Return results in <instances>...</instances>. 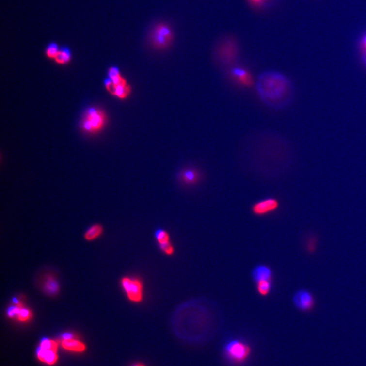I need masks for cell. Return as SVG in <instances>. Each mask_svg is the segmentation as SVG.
<instances>
[{"label":"cell","instance_id":"cell-1","mask_svg":"<svg viewBox=\"0 0 366 366\" xmlns=\"http://www.w3.org/2000/svg\"><path fill=\"white\" fill-rule=\"evenodd\" d=\"M256 88L262 102L274 110H283L290 106L295 95L290 78L277 71L260 73L257 78Z\"/></svg>","mask_w":366,"mask_h":366},{"label":"cell","instance_id":"cell-2","mask_svg":"<svg viewBox=\"0 0 366 366\" xmlns=\"http://www.w3.org/2000/svg\"><path fill=\"white\" fill-rule=\"evenodd\" d=\"M107 116L105 111L98 107H90L83 113L80 127L88 135L100 133L107 125Z\"/></svg>","mask_w":366,"mask_h":366},{"label":"cell","instance_id":"cell-3","mask_svg":"<svg viewBox=\"0 0 366 366\" xmlns=\"http://www.w3.org/2000/svg\"><path fill=\"white\" fill-rule=\"evenodd\" d=\"M105 86L109 93L120 100L127 99L132 92L131 86L116 67L109 69L108 79L105 81Z\"/></svg>","mask_w":366,"mask_h":366},{"label":"cell","instance_id":"cell-4","mask_svg":"<svg viewBox=\"0 0 366 366\" xmlns=\"http://www.w3.org/2000/svg\"><path fill=\"white\" fill-rule=\"evenodd\" d=\"M149 40L153 48L158 50H166L174 40L173 28L165 22L156 23L150 31Z\"/></svg>","mask_w":366,"mask_h":366},{"label":"cell","instance_id":"cell-5","mask_svg":"<svg viewBox=\"0 0 366 366\" xmlns=\"http://www.w3.org/2000/svg\"><path fill=\"white\" fill-rule=\"evenodd\" d=\"M59 344L55 340L44 338L40 342L37 350V358L42 363L53 366L59 360Z\"/></svg>","mask_w":366,"mask_h":366},{"label":"cell","instance_id":"cell-6","mask_svg":"<svg viewBox=\"0 0 366 366\" xmlns=\"http://www.w3.org/2000/svg\"><path fill=\"white\" fill-rule=\"evenodd\" d=\"M121 284L131 302L139 303L143 301V286L140 280L124 277L121 281Z\"/></svg>","mask_w":366,"mask_h":366},{"label":"cell","instance_id":"cell-7","mask_svg":"<svg viewBox=\"0 0 366 366\" xmlns=\"http://www.w3.org/2000/svg\"><path fill=\"white\" fill-rule=\"evenodd\" d=\"M225 353L227 357L233 362L241 363L249 356L250 349L249 346L243 342L232 340L226 345Z\"/></svg>","mask_w":366,"mask_h":366},{"label":"cell","instance_id":"cell-8","mask_svg":"<svg viewBox=\"0 0 366 366\" xmlns=\"http://www.w3.org/2000/svg\"><path fill=\"white\" fill-rule=\"evenodd\" d=\"M292 302L296 309L303 312L311 311L316 304L314 296L306 290L297 291L293 296Z\"/></svg>","mask_w":366,"mask_h":366},{"label":"cell","instance_id":"cell-9","mask_svg":"<svg viewBox=\"0 0 366 366\" xmlns=\"http://www.w3.org/2000/svg\"><path fill=\"white\" fill-rule=\"evenodd\" d=\"M237 57L236 44L231 41L222 42L217 49V59L224 64H230L235 61Z\"/></svg>","mask_w":366,"mask_h":366},{"label":"cell","instance_id":"cell-10","mask_svg":"<svg viewBox=\"0 0 366 366\" xmlns=\"http://www.w3.org/2000/svg\"><path fill=\"white\" fill-rule=\"evenodd\" d=\"M15 305L8 309L7 316L12 319H16L20 322H27L32 318V313L30 309L24 307L23 304L16 301Z\"/></svg>","mask_w":366,"mask_h":366},{"label":"cell","instance_id":"cell-11","mask_svg":"<svg viewBox=\"0 0 366 366\" xmlns=\"http://www.w3.org/2000/svg\"><path fill=\"white\" fill-rule=\"evenodd\" d=\"M278 207L279 202L276 199L267 198L254 204L252 210L254 214L260 216L273 212Z\"/></svg>","mask_w":366,"mask_h":366},{"label":"cell","instance_id":"cell-12","mask_svg":"<svg viewBox=\"0 0 366 366\" xmlns=\"http://www.w3.org/2000/svg\"><path fill=\"white\" fill-rule=\"evenodd\" d=\"M178 180L186 185H193L200 180V174L194 168H185L178 175Z\"/></svg>","mask_w":366,"mask_h":366},{"label":"cell","instance_id":"cell-13","mask_svg":"<svg viewBox=\"0 0 366 366\" xmlns=\"http://www.w3.org/2000/svg\"><path fill=\"white\" fill-rule=\"evenodd\" d=\"M61 345L64 350L74 353H83L86 350V346L84 343L71 337H64V339L61 340Z\"/></svg>","mask_w":366,"mask_h":366},{"label":"cell","instance_id":"cell-14","mask_svg":"<svg viewBox=\"0 0 366 366\" xmlns=\"http://www.w3.org/2000/svg\"><path fill=\"white\" fill-rule=\"evenodd\" d=\"M252 277L256 283L263 281H271L273 272L270 267L266 265H258L255 267L252 272Z\"/></svg>","mask_w":366,"mask_h":366},{"label":"cell","instance_id":"cell-15","mask_svg":"<svg viewBox=\"0 0 366 366\" xmlns=\"http://www.w3.org/2000/svg\"><path fill=\"white\" fill-rule=\"evenodd\" d=\"M231 74L233 78L243 86L248 87L253 84V78L246 69L240 67L234 68L231 70Z\"/></svg>","mask_w":366,"mask_h":366},{"label":"cell","instance_id":"cell-16","mask_svg":"<svg viewBox=\"0 0 366 366\" xmlns=\"http://www.w3.org/2000/svg\"><path fill=\"white\" fill-rule=\"evenodd\" d=\"M71 60V51L68 48H60L58 52L57 57L54 59L56 64L60 65H65L69 64Z\"/></svg>","mask_w":366,"mask_h":366},{"label":"cell","instance_id":"cell-17","mask_svg":"<svg viewBox=\"0 0 366 366\" xmlns=\"http://www.w3.org/2000/svg\"><path fill=\"white\" fill-rule=\"evenodd\" d=\"M103 233V227L99 224H95L85 233L84 238L87 241H93L98 238Z\"/></svg>","mask_w":366,"mask_h":366},{"label":"cell","instance_id":"cell-18","mask_svg":"<svg viewBox=\"0 0 366 366\" xmlns=\"http://www.w3.org/2000/svg\"><path fill=\"white\" fill-rule=\"evenodd\" d=\"M155 238H156L157 243H158V246L170 243L169 233L165 231L164 229H157L156 233H155Z\"/></svg>","mask_w":366,"mask_h":366},{"label":"cell","instance_id":"cell-19","mask_svg":"<svg viewBox=\"0 0 366 366\" xmlns=\"http://www.w3.org/2000/svg\"><path fill=\"white\" fill-rule=\"evenodd\" d=\"M271 281H263L256 283V290L258 294L263 296H266L271 290Z\"/></svg>","mask_w":366,"mask_h":366},{"label":"cell","instance_id":"cell-20","mask_svg":"<svg viewBox=\"0 0 366 366\" xmlns=\"http://www.w3.org/2000/svg\"><path fill=\"white\" fill-rule=\"evenodd\" d=\"M59 50H60V48H59V47H58L57 44H49L48 45L47 48H46V56H47V57L48 58V59L54 60V59H55L56 57H57L58 52H59Z\"/></svg>","mask_w":366,"mask_h":366},{"label":"cell","instance_id":"cell-21","mask_svg":"<svg viewBox=\"0 0 366 366\" xmlns=\"http://www.w3.org/2000/svg\"><path fill=\"white\" fill-rule=\"evenodd\" d=\"M45 288L48 292L52 293V294H54L59 290V286H58L57 282L52 277H48L46 280Z\"/></svg>","mask_w":366,"mask_h":366},{"label":"cell","instance_id":"cell-22","mask_svg":"<svg viewBox=\"0 0 366 366\" xmlns=\"http://www.w3.org/2000/svg\"><path fill=\"white\" fill-rule=\"evenodd\" d=\"M159 248L162 251V253L168 255V256H173L174 253H175V248H174L171 242L159 246Z\"/></svg>","mask_w":366,"mask_h":366},{"label":"cell","instance_id":"cell-23","mask_svg":"<svg viewBox=\"0 0 366 366\" xmlns=\"http://www.w3.org/2000/svg\"><path fill=\"white\" fill-rule=\"evenodd\" d=\"M250 4L255 6H261L265 5L269 0H248Z\"/></svg>","mask_w":366,"mask_h":366},{"label":"cell","instance_id":"cell-24","mask_svg":"<svg viewBox=\"0 0 366 366\" xmlns=\"http://www.w3.org/2000/svg\"><path fill=\"white\" fill-rule=\"evenodd\" d=\"M362 62L366 67V50H364L362 55Z\"/></svg>","mask_w":366,"mask_h":366},{"label":"cell","instance_id":"cell-25","mask_svg":"<svg viewBox=\"0 0 366 366\" xmlns=\"http://www.w3.org/2000/svg\"><path fill=\"white\" fill-rule=\"evenodd\" d=\"M362 45L364 50H366V35H364L362 40Z\"/></svg>","mask_w":366,"mask_h":366},{"label":"cell","instance_id":"cell-26","mask_svg":"<svg viewBox=\"0 0 366 366\" xmlns=\"http://www.w3.org/2000/svg\"><path fill=\"white\" fill-rule=\"evenodd\" d=\"M132 366H146L144 365V364H143L137 363V364H134V365Z\"/></svg>","mask_w":366,"mask_h":366}]
</instances>
